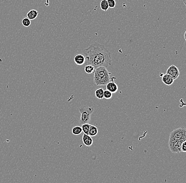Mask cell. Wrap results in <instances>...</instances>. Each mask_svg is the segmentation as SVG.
<instances>
[{
    "label": "cell",
    "instance_id": "6da1fadb",
    "mask_svg": "<svg viewBox=\"0 0 186 183\" xmlns=\"http://www.w3.org/2000/svg\"><path fill=\"white\" fill-rule=\"evenodd\" d=\"M85 57V64H92L95 68L103 66L107 68L112 63L111 52L104 45L95 43L83 51Z\"/></svg>",
    "mask_w": 186,
    "mask_h": 183
},
{
    "label": "cell",
    "instance_id": "7a4b0ae2",
    "mask_svg": "<svg viewBox=\"0 0 186 183\" xmlns=\"http://www.w3.org/2000/svg\"><path fill=\"white\" fill-rule=\"evenodd\" d=\"M111 73L106 68L101 66L95 69L94 76V83L96 85H106L111 81Z\"/></svg>",
    "mask_w": 186,
    "mask_h": 183
},
{
    "label": "cell",
    "instance_id": "3957f363",
    "mask_svg": "<svg viewBox=\"0 0 186 183\" xmlns=\"http://www.w3.org/2000/svg\"><path fill=\"white\" fill-rule=\"evenodd\" d=\"M80 113V118L79 122L80 125L86 123H89L91 118L92 113L94 111V109L91 106H83L79 108Z\"/></svg>",
    "mask_w": 186,
    "mask_h": 183
},
{
    "label": "cell",
    "instance_id": "277c9868",
    "mask_svg": "<svg viewBox=\"0 0 186 183\" xmlns=\"http://www.w3.org/2000/svg\"><path fill=\"white\" fill-rule=\"evenodd\" d=\"M169 141H180L183 142L186 141V128L181 127L177 128L171 132Z\"/></svg>",
    "mask_w": 186,
    "mask_h": 183
},
{
    "label": "cell",
    "instance_id": "5b68a950",
    "mask_svg": "<svg viewBox=\"0 0 186 183\" xmlns=\"http://www.w3.org/2000/svg\"><path fill=\"white\" fill-rule=\"evenodd\" d=\"M183 142L180 141H169L168 145L172 153L179 154L181 152V145Z\"/></svg>",
    "mask_w": 186,
    "mask_h": 183
},
{
    "label": "cell",
    "instance_id": "8992f818",
    "mask_svg": "<svg viewBox=\"0 0 186 183\" xmlns=\"http://www.w3.org/2000/svg\"><path fill=\"white\" fill-rule=\"evenodd\" d=\"M166 73L172 76L174 80L177 79L180 75V72L178 68L174 65H171L168 68Z\"/></svg>",
    "mask_w": 186,
    "mask_h": 183
},
{
    "label": "cell",
    "instance_id": "52a82bcc",
    "mask_svg": "<svg viewBox=\"0 0 186 183\" xmlns=\"http://www.w3.org/2000/svg\"><path fill=\"white\" fill-rule=\"evenodd\" d=\"M115 79V77H112L111 78V81L106 85V88L107 90H109L112 93H115L117 92L119 88L116 83L114 82V80Z\"/></svg>",
    "mask_w": 186,
    "mask_h": 183
},
{
    "label": "cell",
    "instance_id": "ba28073f",
    "mask_svg": "<svg viewBox=\"0 0 186 183\" xmlns=\"http://www.w3.org/2000/svg\"><path fill=\"white\" fill-rule=\"evenodd\" d=\"M74 62L78 66H82L85 64V57L81 54L77 55L74 58Z\"/></svg>",
    "mask_w": 186,
    "mask_h": 183
},
{
    "label": "cell",
    "instance_id": "9c48e42d",
    "mask_svg": "<svg viewBox=\"0 0 186 183\" xmlns=\"http://www.w3.org/2000/svg\"><path fill=\"white\" fill-rule=\"evenodd\" d=\"M174 80L172 78V76L169 75L168 74L165 73V74H163L162 76V82L165 83V85H171L172 84H173Z\"/></svg>",
    "mask_w": 186,
    "mask_h": 183
},
{
    "label": "cell",
    "instance_id": "30bf717a",
    "mask_svg": "<svg viewBox=\"0 0 186 183\" xmlns=\"http://www.w3.org/2000/svg\"><path fill=\"white\" fill-rule=\"evenodd\" d=\"M82 142L86 146L91 147L93 143V140L92 137L89 136V135L84 134L82 137Z\"/></svg>",
    "mask_w": 186,
    "mask_h": 183
},
{
    "label": "cell",
    "instance_id": "8fae6325",
    "mask_svg": "<svg viewBox=\"0 0 186 183\" xmlns=\"http://www.w3.org/2000/svg\"><path fill=\"white\" fill-rule=\"evenodd\" d=\"M39 12L36 10H31L29 11L27 13V18H29L30 20H34L37 18Z\"/></svg>",
    "mask_w": 186,
    "mask_h": 183
},
{
    "label": "cell",
    "instance_id": "7c38bea8",
    "mask_svg": "<svg viewBox=\"0 0 186 183\" xmlns=\"http://www.w3.org/2000/svg\"><path fill=\"white\" fill-rule=\"evenodd\" d=\"M98 132V128L96 126L90 125L89 133V136H90L91 137H94L97 135Z\"/></svg>",
    "mask_w": 186,
    "mask_h": 183
},
{
    "label": "cell",
    "instance_id": "4fadbf2b",
    "mask_svg": "<svg viewBox=\"0 0 186 183\" xmlns=\"http://www.w3.org/2000/svg\"><path fill=\"white\" fill-rule=\"evenodd\" d=\"M104 89L103 88L97 89L95 92L96 97L98 99H103L104 98Z\"/></svg>",
    "mask_w": 186,
    "mask_h": 183
},
{
    "label": "cell",
    "instance_id": "5bb4252c",
    "mask_svg": "<svg viewBox=\"0 0 186 183\" xmlns=\"http://www.w3.org/2000/svg\"><path fill=\"white\" fill-rule=\"evenodd\" d=\"M84 70L86 73L91 74L94 72L95 68L92 64H87L84 68Z\"/></svg>",
    "mask_w": 186,
    "mask_h": 183
},
{
    "label": "cell",
    "instance_id": "9a60e30c",
    "mask_svg": "<svg viewBox=\"0 0 186 183\" xmlns=\"http://www.w3.org/2000/svg\"><path fill=\"white\" fill-rule=\"evenodd\" d=\"M72 134L74 135H79L82 132V128L81 127L77 126L72 128Z\"/></svg>",
    "mask_w": 186,
    "mask_h": 183
},
{
    "label": "cell",
    "instance_id": "2e32d148",
    "mask_svg": "<svg viewBox=\"0 0 186 183\" xmlns=\"http://www.w3.org/2000/svg\"><path fill=\"white\" fill-rule=\"evenodd\" d=\"M100 6H101V9L104 11H106L107 10H108L109 9L108 4L107 0H102L101 1Z\"/></svg>",
    "mask_w": 186,
    "mask_h": 183
},
{
    "label": "cell",
    "instance_id": "e0dca14e",
    "mask_svg": "<svg viewBox=\"0 0 186 183\" xmlns=\"http://www.w3.org/2000/svg\"><path fill=\"white\" fill-rule=\"evenodd\" d=\"M89 127H90V125L89 124V123H86V124H82V131L84 132V134L89 135Z\"/></svg>",
    "mask_w": 186,
    "mask_h": 183
},
{
    "label": "cell",
    "instance_id": "ac0fdd59",
    "mask_svg": "<svg viewBox=\"0 0 186 183\" xmlns=\"http://www.w3.org/2000/svg\"><path fill=\"white\" fill-rule=\"evenodd\" d=\"M22 23L25 27H29L31 25V20L27 18H25L22 19Z\"/></svg>",
    "mask_w": 186,
    "mask_h": 183
},
{
    "label": "cell",
    "instance_id": "d6986e66",
    "mask_svg": "<svg viewBox=\"0 0 186 183\" xmlns=\"http://www.w3.org/2000/svg\"><path fill=\"white\" fill-rule=\"evenodd\" d=\"M112 92L107 89L106 90H104V98L106 99H110L112 97Z\"/></svg>",
    "mask_w": 186,
    "mask_h": 183
},
{
    "label": "cell",
    "instance_id": "ffe728a7",
    "mask_svg": "<svg viewBox=\"0 0 186 183\" xmlns=\"http://www.w3.org/2000/svg\"><path fill=\"white\" fill-rule=\"evenodd\" d=\"M109 8H114L116 5V2L115 0H107Z\"/></svg>",
    "mask_w": 186,
    "mask_h": 183
},
{
    "label": "cell",
    "instance_id": "44dd1931",
    "mask_svg": "<svg viewBox=\"0 0 186 183\" xmlns=\"http://www.w3.org/2000/svg\"><path fill=\"white\" fill-rule=\"evenodd\" d=\"M181 152H186V141H184L181 145Z\"/></svg>",
    "mask_w": 186,
    "mask_h": 183
},
{
    "label": "cell",
    "instance_id": "7402d4cb",
    "mask_svg": "<svg viewBox=\"0 0 186 183\" xmlns=\"http://www.w3.org/2000/svg\"><path fill=\"white\" fill-rule=\"evenodd\" d=\"M184 38H185V39L186 41V32H185V33H184Z\"/></svg>",
    "mask_w": 186,
    "mask_h": 183
},
{
    "label": "cell",
    "instance_id": "603a6c76",
    "mask_svg": "<svg viewBox=\"0 0 186 183\" xmlns=\"http://www.w3.org/2000/svg\"><path fill=\"white\" fill-rule=\"evenodd\" d=\"M183 3L186 6V0H183Z\"/></svg>",
    "mask_w": 186,
    "mask_h": 183
}]
</instances>
